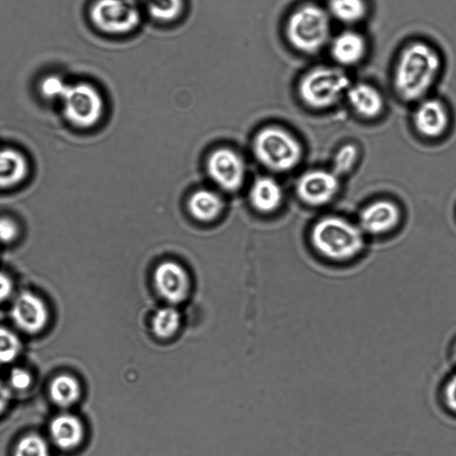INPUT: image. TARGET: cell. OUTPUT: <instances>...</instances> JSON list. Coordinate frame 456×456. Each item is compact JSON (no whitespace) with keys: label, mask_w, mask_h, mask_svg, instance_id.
I'll return each instance as SVG.
<instances>
[{"label":"cell","mask_w":456,"mask_h":456,"mask_svg":"<svg viewBox=\"0 0 456 456\" xmlns=\"http://www.w3.org/2000/svg\"><path fill=\"white\" fill-rule=\"evenodd\" d=\"M13 456H49V447L41 436L28 434L17 443Z\"/></svg>","instance_id":"cell-24"},{"label":"cell","mask_w":456,"mask_h":456,"mask_svg":"<svg viewBox=\"0 0 456 456\" xmlns=\"http://www.w3.org/2000/svg\"><path fill=\"white\" fill-rule=\"evenodd\" d=\"M30 373L21 368H13L9 375V387L18 391L27 389L31 384Z\"/></svg>","instance_id":"cell-30"},{"label":"cell","mask_w":456,"mask_h":456,"mask_svg":"<svg viewBox=\"0 0 456 456\" xmlns=\"http://www.w3.org/2000/svg\"><path fill=\"white\" fill-rule=\"evenodd\" d=\"M11 316L19 329L33 334L45 327L49 314L45 302L38 296L23 291L16 297Z\"/></svg>","instance_id":"cell-10"},{"label":"cell","mask_w":456,"mask_h":456,"mask_svg":"<svg viewBox=\"0 0 456 456\" xmlns=\"http://www.w3.org/2000/svg\"><path fill=\"white\" fill-rule=\"evenodd\" d=\"M257 159L270 169L285 172L300 162L303 149L291 134L279 127H267L260 131L254 142Z\"/></svg>","instance_id":"cell-5"},{"label":"cell","mask_w":456,"mask_h":456,"mask_svg":"<svg viewBox=\"0 0 456 456\" xmlns=\"http://www.w3.org/2000/svg\"><path fill=\"white\" fill-rule=\"evenodd\" d=\"M417 131L428 138L442 135L449 124L448 110L444 102L436 98L420 101L413 115Z\"/></svg>","instance_id":"cell-13"},{"label":"cell","mask_w":456,"mask_h":456,"mask_svg":"<svg viewBox=\"0 0 456 456\" xmlns=\"http://www.w3.org/2000/svg\"><path fill=\"white\" fill-rule=\"evenodd\" d=\"M153 282L158 294L168 305L183 303L190 294L191 282L186 271L172 261L163 262L157 266Z\"/></svg>","instance_id":"cell-9"},{"label":"cell","mask_w":456,"mask_h":456,"mask_svg":"<svg viewBox=\"0 0 456 456\" xmlns=\"http://www.w3.org/2000/svg\"><path fill=\"white\" fill-rule=\"evenodd\" d=\"M332 59L341 66H354L361 62L367 53L365 37L355 30H345L330 41Z\"/></svg>","instance_id":"cell-14"},{"label":"cell","mask_w":456,"mask_h":456,"mask_svg":"<svg viewBox=\"0 0 456 456\" xmlns=\"http://www.w3.org/2000/svg\"><path fill=\"white\" fill-rule=\"evenodd\" d=\"M440 400L447 411L456 415V370L443 382L440 389Z\"/></svg>","instance_id":"cell-27"},{"label":"cell","mask_w":456,"mask_h":456,"mask_svg":"<svg viewBox=\"0 0 456 456\" xmlns=\"http://www.w3.org/2000/svg\"><path fill=\"white\" fill-rule=\"evenodd\" d=\"M12 397L11 388L0 380V414L3 413L9 405Z\"/></svg>","instance_id":"cell-32"},{"label":"cell","mask_w":456,"mask_h":456,"mask_svg":"<svg viewBox=\"0 0 456 456\" xmlns=\"http://www.w3.org/2000/svg\"><path fill=\"white\" fill-rule=\"evenodd\" d=\"M346 96L354 111L365 118L379 116L384 109L381 93L368 83L351 85Z\"/></svg>","instance_id":"cell-15"},{"label":"cell","mask_w":456,"mask_h":456,"mask_svg":"<svg viewBox=\"0 0 456 456\" xmlns=\"http://www.w3.org/2000/svg\"><path fill=\"white\" fill-rule=\"evenodd\" d=\"M327 11L338 21L354 25L365 19L368 5L365 0H329Z\"/></svg>","instance_id":"cell-19"},{"label":"cell","mask_w":456,"mask_h":456,"mask_svg":"<svg viewBox=\"0 0 456 456\" xmlns=\"http://www.w3.org/2000/svg\"><path fill=\"white\" fill-rule=\"evenodd\" d=\"M443 69L439 52L423 41H413L400 52L394 72V87L404 101H421Z\"/></svg>","instance_id":"cell-1"},{"label":"cell","mask_w":456,"mask_h":456,"mask_svg":"<svg viewBox=\"0 0 456 456\" xmlns=\"http://www.w3.org/2000/svg\"><path fill=\"white\" fill-rule=\"evenodd\" d=\"M130 1L131 3L136 4V5H139L140 4H146L148 2V0H128Z\"/></svg>","instance_id":"cell-33"},{"label":"cell","mask_w":456,"mask_h":456,"mask_svg":"<svg viewBox=\"0 0 456 456\" xmlns=\"http://www.w3.org/2000/svg\"><path fill=\"white\" fill-rule=\"evenodd\" d=\"M311 241L318 253L336 261L349 260L364 247L361 228L338 216L320 219L312 229Z\"/></svg>","instance_id":"cell-2"},{"label":"cell","mask_w":456,"mask_h":456,"mask_svg":"<svg viewBox=\"0 0 456 456\" xmlns=\"http://www.w3.org/2000/svg\"><path fill=\"white\" fill-rule=\"evenodd\" d=\"M282 196L281 185L267 176L256 179L250 191L253 206L265 213L275 210L281 205Z\"/></svg>","instance_id":"cell-18"},{"label":"cell","mask_w":456,"mask_h":456,"mask_svg":"<svg viewBox=\"0 0 456 456\" xmlns=\"http://www.w3.org/2000/svg\"><path fill=\"white\" fill-rule=\"evenodd\" d=\"M19 233V225L13 219L0 216V243L8 244L14 241Z\"/></svg>","instance_id":"cell-29"},{"label":"cell","mask_w":456,"mask_h":456,"mask_svg":"<svg viewBox=\"0 0 456 456\" xmlns=\"http://www.w3.org/2000/svg\"><path fill=\"white\" fill-rule=\"evenodd\" d=\"M359 151L353 143H347L338 149L333 158L332 171L338 175L349 173L358 159Z\"/></svg>","instance_id":"cell-26"},{"label":"cell","mask_w":456,"mask_h":456,"mask_svg":"<svg viewBox=\"0 0 456 456\" xmlns=\"http://www.w3.org/2000/svg\"><path fill=\"white\" fill-rule=\"evenodd\" d=\"M68 84L59 76L49 75L40 82V92L48 99H61Z\"/></svg>","instance_id":"cell-28"},{"label":"cell","mask_w":456,"mask_h":456,"mask_svg":"<svg viewBox=\"0 0 456 456\" xmlns=\"http://www.w3.org/2000/svg\"><path fill=\"white\" fill-rule=\"evenodd\" d=\"M350 86V79L342 69L318 66L303 75L297 91L301 101L307 107L325 110L346 96Z\"/></svg>","instance_id":"cell-4"},{"label":"cell","mask_w":456,"mask_h":456,"mask_svg":"<svg viewBox=\"0 0 456 456\" xmlns=\"http://www.w3.org/2000/svg\"><path fill=\"white\" fill-rule=\"evenodd\" d=\"M330 16L327 9L315 4H304L294 10L286 24V37L298 52L313 54L330 41Z\"/></svg>","instance_id":"cell-3"},{"label":"cell","mask_w":456,"mask_h":456,"mask_svg":"<svg viewBox=\"0 0 456 456\" xmlns=\"http://www.w3.org/2000/svg\"><path fill=\"white\" fill-rule=\"evenodd\" d=\"M49 395L55 404L65 408L74 404L79 399L81 387L76 378L61 374L51 382Z\"/></svg>","instance_id":"cell-21"},{"label":"cell","mask_w":456,"mask_h":456,"mask_svg":"<svg viewBox=\"0 0 456 456\" xmlns=\"http://www.w3.org/2000/svg\"><path fill=\"white\" fill-rule=\"evenodd\" d=\"M49 430L53 444L65 451L77 447L85 435L82 421L77 416L69 413L59 414L53 418Z\"/></svg>","instance_id":"cell-16"},{"label":"cell","mask_w":456,"mask_h":456,"mask_svg":"<svg viewBox=\"0 0 456 456\" xmlns=\"http://www.w3.org/2000/svg\"><path fill=\"white\" fill-rule=\"evenodd\" d=\"M182 316L175 305L159 308L151 319L154 335L162 339L175 337L181 328Z\"/></svg>","instance_id":"cell-22"},{"label":"cell","mask_w":456,"mask_h":456,"mask_svg":"<svg viewBox=\"0 0 456 456\" xmlns=\"http://www.w3.org/2000/svg\"><path fill=\"white\" fill-rule=\"evenodd\" d=\"M21 350L19 337L11 330L0 327V363L13 362Z\"/></svg>","instance_id":"cell-25"},{"label":"cell","mask_w":456,"mask_h":456,"mask_svg":"<svg viewBox=\"0 0 456 456\" xmlns=\"http://www.w3.org/2000/svg\"><path fill=\"white\" fill-rule=\"evenodd\" d=\"M29 165L20 151L12 148L0 149V189L13 188L28 176Z\"/></svg>","instance_id":"cell-17"},{"label":"cell","mask_w":456,"mask_h":456,"mask_svg":"<svg viewBox=\"0 0 456 456\" xmlns=\"http://www.w3.org/2000/svg\"><path fill=\"white\" fill-rule=\"evenodd\" d=\"M400 209L386 200L368 204L360 213L359 227L370 234H383L394 229L400 221Z\"/></svg>","instance_id":"cell-12"},{"label":"cell","mask_w":456,"mask_h":456,"mask_svg":"<svg viewBox=\"0 0 456 456\" xmlns=\"http://www.w3.org/2000/svg\"><path fill=\"white\" fill-rule=\"evenodd\" d=\"M61 100L64 117L77 127H91L102 118V97L97 88L89 83L68 84Z\"/></svg>","instance_id":"cell-7"},{"label":"cell","mask_w":456,"mask_h":456,"mask_svg":"<svg viewBox=\"0 0 456 456\" xmlns=\"http://www.w3.org/2000/svg\"><path fill=\"white\" fill-rule=\"evenodd\" d=\"M13 290L12 279L4 273L0 272V302L8 299Z\"/></svg>","instance_id":"cell-31"},{"label":"cell","mask_w":456,"mask_h":456,"mask_svg":"<svg viewBox=\"0 0 456 456\" xmlns=\"http://www.w3.org/2000/svg\"><path fill=\"white\" fill-rule=\"evenodd\" d=\"M189 209L195 218L210 221L222 211L223 201L214 191L200 190L190 198Z\"/></svg>","instance_id":"cell-20"},{"label":"cell","mask_w":456,"mask_h":456,"mask_svg":"<svg viewBox=\"0 0 456 456\" xmlns=\"http://www.w3.org/2000/svg\"><path fill=\"white\" fill-rule=\"evenodd\" d=\"M148 15L160 23L176 20L185 8L184 0H148L145 4Z\"/></svg>","instance_id":"cell-23"},{"label":"cell","mask_w":456,"mask_h":456,"mask_svg":"<svg viewBox=\"0 0 456 456\" xmlns=\"http://www.w3.org/2000/svg\"><path fill=\"white\" fill-rule=\"evenodd\" d=\"M89 18L100 31L113 36L126 35L141 23L139 6L128 0H94Z\"/></svg>","instance_id":"cell-6"},{"label":"cell","mask_w":456,"mask_h":456,"mask_svg":"<svg viewBox=\"0 0 456 456\" xmlns=\"http://www.w3.org/2000/svg\"><path fill=\"white\" fill-rule=\"evenodd\" d=\"M452 358L456 362V341H455L453 348H452Z\"/></svg>","instance_id":"cell-34"},{"label":"cell","mask_w":456,"mask_h":456,"mask_svg":"<svg viewBox=\"0 0 456 456\" xmlns=\"http://www.w3.org/2000/svg\"><path fill=\"white\" fill-rule=\"evenodd\" d=\"M339 189L338 176L332 170L314 169L297 180L296 191L299 199L310 206L329 203Z\"/></svg>","instance_id":"cell-8"},{"label":"cell","mask_w":456,"mask_h":456,"mask_svg":"<svg viewBox=\"0 0 456 456\" xmlns=\"http://www.w3.org/2000/svg\"><path fill=\"white\" fill-rule=\"evenodd\" d=\"M208 169L213 180L226 191L237 190L245 176L241 158L229 149L214 151L208 159Z\"/></svg>","instance_id":"cell-11"}]
</instances>
